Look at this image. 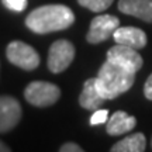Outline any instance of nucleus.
<instances>
[{"instance_id": "obj_1", "label": "nucleus", "mask_w": 152, "mask_h": 152, "mask_svg": "<svg viewBox=\"0 0 152 152\" xmlns=\"http://www.w3.org/2000/svg\"><path fill=\"white\" fill-rule=\"evenodd\" d=\"M75 23L73 11L64 4H47L34 9L26 18V26L35 34H48L69 28Z\"/></svg>"}, {"instance_id": "obj_2", "label": "nucleus", "mask_w": 152, "mask_h": 152, "mask_svg": "<svg viewBox=\"0 0 152 152\" xmlns=\"http://www.w3.org/2000/svg\"><path fill=\"white\" fill-rule=\"evenodd\" d=\"M135 82V73L127 68L106 59L96 76L99 92L106 100H113L130 90Z\"/></svg>"}, {"instance_id": "obj_3", "label": "nucleus", "mask_w": 152, "mask_h": 152, "mask_svg": "<svg viewBox=\"0 0 152 152\" xmlns=\"http://www.w3.org/2000/svg\"><path fill=\"white\" fill-rule=\"evenodd\" d=\"M24 97L35 107H48L58 102L61 97V89L49 82L35 80L26 87Z\"/></svg>"}, {"instance_id": "obj_4", "label": "nucleus", "mask_w": 152, "mask_h": 152, "mask_svg": "<svg viewBox=\"0 0 152 152\" xmlns=\"http://www.w3.org/2000/svg\"><path fill=\"white\" fill-rule=\"evenodd\" d=\"M7 59L13 65L21 68L24 71H34L39 65V55L35 49L21 41H11L6 49Z\"/></svg>"}, {"instance_id": "obj_5", "label": "nucleus", "mask_w": 152, "mask_h": 152, "mask_svg": "<svg viewBox=\"0 0 152 152\" xmlns=\"http://www.w3.org/2000/svg\"><path fill=\"white\" fill-rule=\"evenodd\" d=\"M75 58V47L68 39L55 41L48 51V68L52 73H61L69 68Z\"/></svg>"}, {"instance_id": "obj_6", "label": "nucleus", "mask_w": 152, "mask_h": 152, "mask_svg": "<svg viewBox=\"0 0 152 152\" xmlns=\"http://www.w3.org/2000/svg\"><path fill=\"white\" fill-rule=\"evenodd\" d=\"M120 27V20L115 16L100 14L96 16L90 23V28L86 35L89 44H100L109 39L113 33Z\"/></svg>"}, {"instance_id": "obj_7", "label": "nucleus", "mask_w": 152, "mask_h": 152, "mask_svg": "<svg viewBox=\"0 0 152 152\" xmlns=\"http://www.w3.org/2000/svg\"><path fill=\"white\" fill-rule=\"evenodd\" d=\"M107 59L114 62V64L124 66L134 73L140 71L142 68V64H144L142 56L138 54V49L131 48L128 45H123V44H117L113 48L109 49Z\"/></svg>"}, {"instance_id": "obj_8", "label": "nucleus", "mask_w": 152, "mask_h": 152, "mask_svg": "<svg viewBox=\"0 0 152 152\" xmlns=\"http://www.w3.org/2000/svg\"><path fill=\"white\" fill-rule=\"evenodd\" d=\"M23 115V110L17 99L0 96V134L9 132L16 127Z\"/></svg>"}, {"instance_id": "obj_9", "label": "nucleus", "mask_w": 152, "mask_h": 152, "mask_svg": "<svg viewBox=\"0 0 152 152\" xmlns=\"http://www.w3.org/2000/svg\"><path fill=\"white\" fill-rule=\"evenodd\" d=\"M113 38L117 44L128 45L131 48L140 49L147 45V34L137 27H118L113 33Z\"/></svg>"}, {"instance_id": "obj_10", "label": "nucleus", "mask_w": 152, "mask_h": 152, "mask_svg": "<svg viewBox=\"0 0 152 152\" xmlns=\"http://www.w3.org/2000/svg\"><path fill=\"white\" fill-rule=\"evenodd\" d=\"M118 10L145 23H152V0H118Z\"/></svg>"}, {"instance_id": "obj_11", "label": "nucleus", "mask_w": 152, "mask_h": 152, "mask_svg": "<svg viewBox=\"0 0 152 152\" xmlns=\"http://www.w3.org/2000/svg\"><path fill=\"white\" fill-rule=\"evenodd\" d=\"M106 102V99L102 96V93L99 92L97 85H96V77H90L83 83V89L79 96V104L83 109L94 111L100 109V106Z\"/></svg>"}, {"instance_id": "obj_12", "label": "nucleus", "mask_w": 152, "mask_h": 152, "mask_svg": "<svg viewBox=\"0 0 152 152\" xmlns=\"http://www.w3.org/2000/svg\"><path fill=\"white\" fill-rule=\"evenodd\" d=\"M137 125V118L134 115H128L125 111H115L107 120L106 131L109 135H121L130 132Z\"/></svg>"}, {"instance_id": "obj_13", "label": "nucleus", "mask_w": 152, "mask_h": 152, "mask_svg": "<svg viewBox=\"0 0 152 152\" xmlns=\"http://www.w3.org/2000/svg\"><path fill=\"white\" fill-rule=\"evenodd\" d=\"M147 148V138L142 132H137L132 135L123 138L121 141L114 144L111 152H144Z\"/></svg>"}, {"instance_id": "obj_14", "label": "nucleus", "mask_w": 152, "mask_h": 152, "mask_svg": "<svg viewBox=\"0 0 152 152\" xmlns=\"http://www.w3.org/2000/svg\"><path fill=\"white\" fill-rule=\"evenodd\" d=\"M114 0H77V3L85 7L87 10L99 13V11H104L106 9H109Z\"/></svg>"}, {"instance_id": "obj_15", "label": "nucleus", "mask_w": 152, "mask_h": 152, "mask_svg": "<svg viewBox=\"0 0 152 152\" xmlns=\"http://www.w3.org/2000/svg\"><path fill=\"white\" fill-rule=\"evenodd\" d=\"M1 3L6 9L16 11V13L26 10V7H27V0H1Z\"/></svg>"}, {"instance_id": "obj_16", "label": "nucleus", "mask_w": 152, "mask_h": 152, "mask_svg": "<svg viewBox=\"0 0 152 152\" xmlns=\"http://www.w3.org/2000/svg\"><path fill=\"white\" fill-rule=\"evenodd\" d=\"M109 120V110H94V113L90 117V125H99L104 124Z\"/></svg>"}, {"instance_id": "obj_17", "label": "nucleus", "mask_w": 152, "mask_h": 152, "mask_svg": "<svg viewBox=\"0 0 152 152\" xmlns=\"http://www.w3.org/2000/svg\"><path fill=\"white\" fill-rule=\"evenodd\" d=\"M59 151L61 152H82L83 149L77 144H75V142H66V144H64L59 148Z\"/></svg>"}, {"instance_id": "obj_18", "label": "nucleus", "mask_w": 152, "mask_h": 152, "mask_svg": "<svg viewBox=\"0 0 152 152\" xmlns=\"http://www.w3.org/2000/svg\"><path fill=\"white\" fill-rule=\"evenodd\" d=\"M144 94L148 100H152V73L149 75V77L145 82V86H144Z\"/></svg>"}, {"instance_id": "obj_19", "label": "nucleus", "mask_w": 152, "mask_h": 152, "mask_svg": "<svg viewBox=\"0 0 152 152\" xmlns=\"http://www.w3.org/2000/svg\"><path fill=\"white\" fill-rule=\"evenodd\" d=\"M0 152H10V148L6 145L4 142L0 141Z\"/></svg>"}, {"instance_id": "obj_20", "label": "nucleus", "mask_w": 152, "mask_h": 152, "mask_svg": "<svg viewBox=\"0 0 152 152\" xmlns=\"http://www.w3.org/2000/svg\"><path fill=\"white\" fill-rule=\"evenodd\" d=\"M151 145H152V141H151Z\"/></svg>"}]
</instances>
